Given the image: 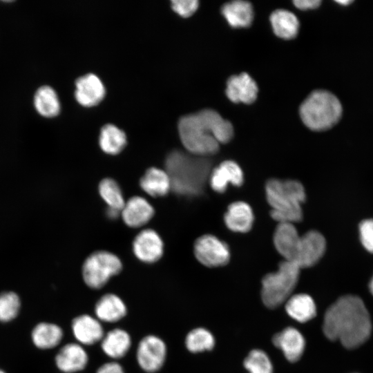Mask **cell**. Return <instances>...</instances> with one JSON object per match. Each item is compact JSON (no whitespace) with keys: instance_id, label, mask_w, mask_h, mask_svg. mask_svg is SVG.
<instances>
[{"instance_id":"cell-26","label":"cell","mask_w":373,"mask_h":373,"mask_svg":"<svg viewBox=\"0 0 373 373\" xmlns=\"http://www.w3.org/2000/svg\"><path fill=\"white\" fill-rule=\"evenodd\" d=\"M285 309L292 318L300 323L309 321L316 314L314 300L305 294L291 296L286 301Z\"/></svg>"},{"instance_id":"cell-23","label":"cell","mask_w":373,"mask_h":373,"mask_svg":"<svg viewBox=\"0 0 373 373\" xmlns=\"http://www.w3.org/2000/svg\"><path fill=\"white\" fill-rule=\"evenodd\" d=\"M142 189L153 197L166 195L171 189L169 176L166 171L156 167L148 169L140 180Z\"/></svg>"},{"instance_id":"cell-2","label":"cell","mask_w":373,"mask_h":373,"mask_svg":"<svg viewBox=\"0 0 373 373\" xmlns=\"http://www.w3.org/2000/svg\"><path fill=\"white\" fill-rule=\"evenodd\" d=\"M178 126L184 148L191 154L198 156L216 153L220 144L229 142L233 135L231 122L212 109L182 116Z\"/></svg>"},{"instance_id":"cell-32","label":"cell","mask_w":373,"mask_h":373,"mask_svg":"<svg viewBox=\"0 0 373 373\" xmlns=\"http://www.w3.org/2000/svg\"><path fill=\"white\" fill-rule=\"evenodd\" d=\"M21 301L13 291L0 294V321L6 323L15 319L20 310Z\"/></svg>"},{"instance_id":"cell-5","label":"cell","mask_w":373,"mask_h":373,"mask_svg":"<svg viewBox=\"0 0 373 373\" xmlns=\"http://www.w3.org/2000/svg\"><path fill=\"white\" fill-rule=\"evenodd\" d=\"M342 106L332 93L316 90L301 104L300 116L305 125L313 131L327 130L334 126L342 115Z\"/></svg>"},{"instance_id":"cell-11","label":"cell","mask_w":373,"mask_h":373,"mask_svg":"<svg viewBox=\"0 0 373 373\" xmlns=\"http://www.w3.org/2000/svg\"><path fill=\"white\" fill-rule=\"evenodd\" d=\"M326 242L323 236L316 231H310L300 236V242L294 263L300 268L314 265L323 256Z\"/></svg>"},{"instance_id":"cell-8","label":"cell","mask_w":373,"mask_h":373,"mask_svg":"<svg viewBox=\"0 0 373 373\" xmlns=\"http://www.w3.org/2000/svg\"><path fill=\"white\" fill-rule=\"evenodd\" d=\"M167 355L165 342L159 336H144L136 350V361L140 367L147 373H155L164 365Z\"/></svg>"},{"instance_id":"cell-28","label":"cell","mask_w":373,"mask_h":373,"mask_svg":"<svg viewBox=\"0 0 373 373\" xmlns=\"http://www.w3.org/2000/svg\"><path fill=\"white\" fill-rule=\"evenodd\" d=\"M274 33L285 39L294 38L298 32L299 21L296 16L289 10H276L270 16Z\"/></svg>"},{"instance_id":"cell-40","label":"cell","mask_w":373,"mask_h":373,"mask_svg":"<svg viewBox=\"0 0 373 373\" xmlns=\"http://www.w3.org/2000/svg\"><path fill=\"white\" fill-rule=\"evenodd\" d=\"M0 373H6V372L3 371L2 370H0Z\"/></svg>"},{"instance_id":"cell-25","label":"cell","mask_w":373,"mask_h":373,"mask_svg":"<svg viewBox=\"0 0 373 373\" xmlns=\"http://www.w3.org/2000/svg\"><path fill=\"white\" fill-rule=\"evenodd\" d=\"M63 336V330L59 325L46 322L38 323L31 334L34 345L42 350L55 347L61 341Z\"/></svg>"},{"instance_id":"cell-16","label":"cell","mask_w":373,"mask_h":373,"mask_svg":"<svg viewBox=\"0 0 373 373\" xmlns=\"http://www.w3.org/2000/svg\"><path fill=\"white\" fill-rule=\"evenodd\" d=\"M300 242V236L292 223H278L274 234V244L285 260L294 262Z\"/></svg>"},{"instance_id":"cell-14","label":"cell","mask_w":373,"mask_h":373,"mask_svg":"<svg viewBox=\"0 0 373 373\" xmlns=\"http://www.w3.org/2000/svg\"><path fill=\"white\" fill-rule=\"evenodd\" d=\"M88 355L83 345L78 343L64 345L55 356L57 368L64 373H75L83 370L88 363Z\"/></svg>"},{"instance_id":"cell-18","label":"cell","mask_w":373,"mask_h":373,"mask_svg":"<svg viewBox=\"0 0 373 373\" xmlns=\"http://www.w3.org/2000/svg\"><path fill=\"white\" fill-rule=\"evenodd\" d=\"M154 213L153 206L145 198L134 196L125 202L121 216L126 225L137 228L146 224Z\"/></svg>"},{"instance_id":"cell-15","label":"cell","mask_w":373,"mask_h":373,"mask_svg":"<svg viewBox=\"0 0 373 373\" xmlns=\"http://www.w3.org/2000/svg\"><path fill=\"white\" fill-rule=\"evenodd\" d=\"M258 86L247 73L232 75L227 82L226 95L234 103H253L257 98Z\"/></svg>"},{"instance_id":"cell-13","label":"cell","mask_w":373,"mask_h":373,"mask_svg":"<svg viewBox=\"0 0 373 373\" xmlns=\"http://www.w3.org/2000/svg\"><path fill=\"white\" fill-rule=\"evenodd\" d=\"M105 93L102 82L95 74H86L79 77L75 82V97L83 106L97 105L104 99Z\"/></svg>"},{"instance_id":"cell-17","label":"cell","mask_w":373,"mask_h":373,"mask_svg":"<svg viewBox=\"0 0 373 373\" xmlns=\"http://www.w3.org/2000/svg\"><path fill=\"white\" fill-rule=\"evenodd\" d=\"M209 179L215 191L223 193L229 184L236 186L242 185L244 177L241 168L236 162L225 160L211 171Z\"/></svg>"},{"instance_id":"cell-19","label":"cell","mask_w":373,"mask_h":373,"mask_svg":"<svg viewBox=\"0 0 373 373\" xmlns=\"http://www.w3.org/2000/svg\"><path fill=\"white\" fill-rule=\"evenodd\" d=\"M274 345L280 349L290 362L298 361L303 354L305 342L303 336L296 329L289 327L273 336Z\"/></svg>"},{"instance_id":"cell-36","label":"cell","mask_w":373,"mask_h":373,"mask_svg":"<svg viewBox=\"0 0 373 373\" xmlns=\"http://www.w3.org/2000/svg\"><path fill=\"white\" fill-rule=\"evenodd\" d=\"M96 373H125V371L119 363L110 361L102 364Z\"/></svg>"},{"instance_id":"cell-1","label":"cell","mask_w":373,"mask_h":373,"mask_svg":"<svg viewBox=\"0 0 373 373\" xmlns=\"http://www.w3.org/2000/svg\"><path fill=\"white\" fill-rule=\"evenodd\" d=\"M323 331L327 338L338 340L348 349L365 343L370 336L372 323L361 298L353 295L339 298L327 309Z\"/></svg>"},{"instance_id":"cell-10","label":"cell","mask_w":373,"mask_h":373,"mask_svg":"<svg viewBox=\"0 0 373 373\" xmlns=\"http://www.w3.org/2000/svg\"><path fill=\"white\" fill-rule=\"evenodd\" d=\"M133 251L140 261L153 263L160 260L163 254V241L155 230L144 229L135 237Z\"/></svg>"},{"instance_id":"cell-12","label":"cell","mask_w":373,"mask_h":373,"mask_svg":"<svg viewBox=\"0 0 373 373\" xmlns=\"http://www.w3.org/2000/svg\"><path fill=\"white\" fill-rule=\"evenodd\" d=\"M71 328L75 338L82 345L99 343L105 334L102 322L89 314L75 317L72 321Z\"/></svg>"},{"instance_id":"cell-20","label":"cell","mask_w":373,"mask_h":373,"mask_svg":"<svg viewBox=\"0 0 373 373\" xmlns=\"http://www.w3.org/2000/svg\"><path fill=\"white\" fill-rule=\"evenodd\" d=\"M94 312L95 317L99 321L112 323L118 322L126 316L127 307L119 296L108 293L96 302Z\"/></svg>"},{"instance_id":"cell-6","label":"cell","mask_w":373,"mask_h":373,"mask_svg":"<svg viewBox=\"0 0 373 373\" xmlns=\"http://www.w3.org/2000/svg\"><path fill=\"white\" fill-rule=\"evenodd\" d=\"M300 269L294 262L284 260L280 263L278 271L264 276L261 297L266 307H278L289 298L298 283Z\"/></svg>"},{"instance_id":"cell-4","label":"cell","mask_w":373,"mask_h":373,"mask_svg":"<svg viewBox=\"0 0 373 373\" xmlns=\"http://www.w3.org/2000/svg\"><path fill=\"white\" fill-rule=\"evenodd\" d=\"M271 218L281 222L294 223L303 218L301 204L306 195L303 184L294 180L270 179L265 186Z\"/></svg>"},{"instance_id":"cell-30","label":"cell","mask_w":373,"mask_h":373,"mask_svg":"<svg viewBox=\"0 0 373 373\" xmlns=\"http://www.w3.org/2000/svg\"><path fill=\"white\" fill-rule=\"evenodd\" d=\"M99 193L106 202L107 209L122 211L125 201L118 183L112 178H106L99 184Z\"/></svg>"},{"instance_id":"cell-27","label":"cell","mask_w":373,"mask_h":373,"mask_svg":"<svg viewBox=\"0 0 373 373\" xmlns=\"http://www.w3.org/2000/svg\"><path fill=\"white\" fill-rule=\"evenodd\" d=\"M33 103L37 112L44 117H54L59 115L61 110L58 95L49 86H42L37 90Z\"/></svg>"},{"instance_id":"cell-37","label":"cell","mask_w":373,"mask_h":373,"mask_svg":"<svg viewBox=\"0 0 373 373\" xmlns=\"http://www.w3.org/2000/svg\"><path fill=\"white\" fill-rule=\"evenodd\" d=\"M321 1L318 0H296L294 1V6L300 10L314 9L318 7Z\"/></svg>"},{"instance_id":"cell-9","label":"cell","mask_w":373,"mask_h":373,"mask_svg":"<svg viewBox=\"0 0 373 373\" xmlns=\"http://www.w3.org/2000/svg\"><path fill=\"white\" fill-rule=\"evenodd\" d=\"M193 251L197 260L209 267L223 266L230 259L227 245L210 234L203 235L195 240Z\"/></svg>"},{"instance_id":"cell-22","label":"cell","mask_w":373,"mask_h":373,"mask_svg":"<svg viewBox=\"0 0 373 373\" xmlns=\"http://www.w3.org/2000/svg\"><path fill=\"white\" fill-rule=\"evenodd\" d=\"M254 217L251 207L244 202L231 203L224 216L226 226L231 231L246 233L252 227Z\"/></svg>"},{"instance_id":"cell-34","label":"cell","mask_w":373,"mask_h":373,"mask_svg":"<svg viewBox=\"0 0 373 373\" xmlns=\"http://www.w3.org/2000/svg\"><path fill=\"white\" fill-rule=\"evenodd\" d=\"M359 235L365 249L373 253V219H365L360 223Z\"/></svg>"},{"instance_id":"cell-38","label":"cell","mask_w":373,"mask_h":373,"mask_svg":"<svg viewBox=\"0 0 373 373\" xmlns=\"http://www.w3.org/2000/svg\"><path fill=\"white\" fill-rule=\"evenodd\" d=\"M369 288L371 294L373 295V277L370 280Z\"/></svg>"},{"instance_id":"cell-35","label":"cell","mask_w":373,"mask_h":373,"mask_svg":"<svg viewBox=\"0 0 373 373\" xmlns=\"http://www.w3.org/2000/svg\"><path fill=\"white\" fill-rule=\"evenodd\" d=\"M199 2L197 0H173V10L179 15L187 17L192 15L198 9Z\"/></svg>"},{"instance_id":"cell-21","label":"cell","mask_w":373,"mask_h":373,"mask_svg":"<svg viewBox=\"0 0 373 373\" xmlns=\"http://www.w3.org/2000/svg\"><path fill=\"white\" fill-rule=\"evenodd\" d=\"M131 337L121 328H115L105 333L100 341L103 352L114 360L123 358L131 347Z\"/></svg>"},{"instance_id":"cell-33","label":"cell","mask_w":373,"mask_h":373,"mask_svg":"<svg viewBox=\"0 0 373 373\" xmlns=\"http://www.w3.org/2000/svg\"><path fill=\"white\" fill-rule=\"evenodd\" d=\"M245 368L250 373H272L271 361L267 354L260 350L249 352L244 361Z\"/></svg>"},{"instance_id":"cell-29","label":"cell","mask_w":373,"mask_h":373,"mask_svg":"<svg viewBox=\"0 0 373 373\" xmlns=\"http://www.w3.org/2000/svg\"><path fill=\"white\" fill-rule=\"evenodd\" d=\"M99 144L104 153L116 155L120 153L126 145V136L122 129L108 124L101 129Z\"/></svg>"},{"instance_id":"cell-39","label":"cell","mask_w":373,"mask_h":373,"mask_svg":"<svg viewBox=\"0 0 373 373\" xmlns=\"http://www.w3.org/2000/svg\"><path fill=\"white\" fill-rule=\"evenodd\" d=\"M336 2H338V3L343 4V5H347V4L350 3H352V1H349V0L348 1H338Z\"/></svg>"},{"instance_id":"cell-7","label":"cell","mask_w":373,"mask_h":373,"mask_svg":"<svg viewBox=\"0 0 373 373\" xmlns=\"http://www.w3.org/2000/svg\"><path fill=\"white\" fill-rule=\"evenodd\" d=\"M122 269L120 259L107 251H97L89 255L83 263L82 277L90 288L99 289L103 287Z\"/></svg>"},{"instance_id":"cell-31","label":"cell","mask_w":373,"mask_h":373,"mask_svg":"<svg viewBox=\"0 0 373 373\" xmlns=\"http://www.w3.org/2000/svg\"><path fill=\"white\" fill-rule=\"evenodd\" d=\"M184 343L189 352L197 353L213 349L215 339L209 331L202 327H198L187 334Z\"/></svg>"},{"instance_id":"cell-24","label":"cell","mask_w":373,"mask_h":373,"mask_svg":"<svg viewBox=\"0 0 373 373\" xmlns=\"http://www.w3.org/2000/svg\"><path fill=\"white\" fill-rule=\"evenodd\" d=\"M222 14L233 28H246L254 19L251 4L246 1L236 0L228 2L222 7Z\"/></svg>"},{"instance_id":"cell-3","label":"cell","mask_w":373,"mask_h":373,"mask_svg":"<svg viewBox=\"0 0 373 373\" xmlns=\"http://www.w3.org/2000/svg\"><path fill=\"white\" fill-rule=\"evenodd\" d=\"M179 150L172 151L166 156V171L171 189L178 194L194 196L201 193L210 175L209 161Z\"/></svg>"}]
</instances>
